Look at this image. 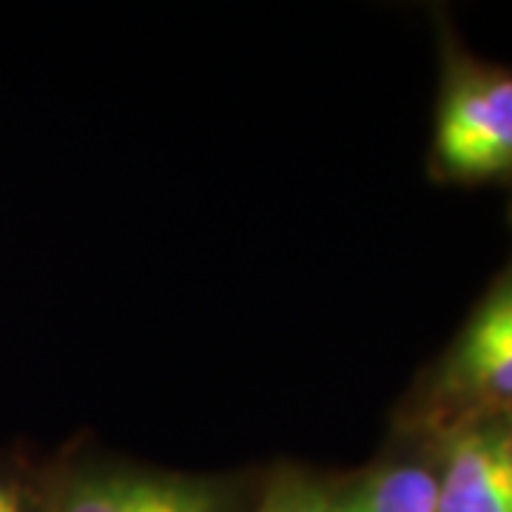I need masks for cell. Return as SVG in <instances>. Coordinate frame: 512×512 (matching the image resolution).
Returning a JSON list of instances; mask_svg holds the SVG:
<instances>
[{"label": "cell", "instance_id": "obj_9", "mask_svg": "<svg viewBox=\"0 0 512 512\" xmlns=\"http://www.w3.org/2000/svg\"><path fill=\"white\" fill-rule=\"evenodd\" d=\"M510 456H512V419H510Z\"/></svg>", "mask_w": 512, "mask_h": 512}, {"label": "cell", "instance_id": "obj_7", "mask_svg": "<svg viewBox=\"0 0 512 512\" xmlns=\"http://www.w3.org/2000/svg\"><path fill=\"white\" fill-rule=\"evenodd\" d=\"M0 512H40L37 487H26L18 478H9L0 493Z\"/></svg>", "mask_w": 512, "mask_h": 512}, {"label": "cell", "instance_id": "obj_6", "mask_svg": "<svg viewBox=\"0 0 512 512\" xmlns=\"http://www.w3.org/2000/svg\"><path fill=\"white\" fill-rule=\"evenodd\" d=\"M330 484L305 470L276 473L259 493L251 512H325Z\"/></svg>", "mask_w": 512, "mask_h": 512}, {"label": "cell", "instance_id": "obj_1", "mask_svg": "<svg viewBox=\"0 0 512 512\" xmlns=\"http://www.w3.org/2000/svg\"><path fill=\"white\" fill-rule=\"evenodd\" d=\"M476 419H512V259L402 407V433L439 436Z\"/></svg>", "mask_w": 512, "mask_h": 512}, {"label": "cell", "instance_id": "obj_5", "mask_svg": "<svg viewBox=\"0 0 512 512\" xmlns=\"http://www.w3.org/2000/svg\"><path fill=\"white\" fill-rule=\"evenodd\" d=\"M436 478V439L402 433L393 453L330 484L325 512H436Z\"/></svg>", "mask_w": 512, "mask_h": 512}, {"label": "cell", "instance_id": "obj_3", "mask_svg": "<svg viewBox=\"0 0 512 512\" xmlns=\"http://www.w3.org/2000/svg\"><path fill=\"white\" fill-rule=\"evenodd\" d=\"M40 512H251L237 478L74 461L37 487Z\"/></svg>", "mask_w": 512, "mask_h": 512}, {"label": "cell", "instance_id": "obj_8", "mask_svg": "<svg viewBox=\"0 0 512 512\" xmlns=\"http://www.w3.org/2000/svg\"><path fill=\"white\" fill-rule=\"evenodd\" d=\"M9 478H12V476H6V473H3V470H0V493H3V487H6V484H9Z\"/></svg>", "mask_w": 512, "mask_h": 512}, {"label": "cell", "instance_id": "obj_4", "mask_svg": "<svg viewBox=\"0 0 512 512\" xmlns=\"http://www.w3.org/2000/svg\"><path fill=\"white\" fill-rule=\"evenodd\" d=\"M436 439V512H512L510 419H476Z\"/></svg>", "mask_w": 512, "mask_h": 512}, {"label": "cell", "instance_id": "obj_2", "mask_svg": "<svg viewBox=\"0 0 512 512\" xmlns=\"http://www.w3.org/2000/svg\"><path fill=\"white\" fill-rule=\"evenodd\" d=\"M439 35L433 174L458 185L512 180V69L467 52L444 26Z\"/></svg>", "mask_w": 512, "mask_h": 512}]
</instances>
